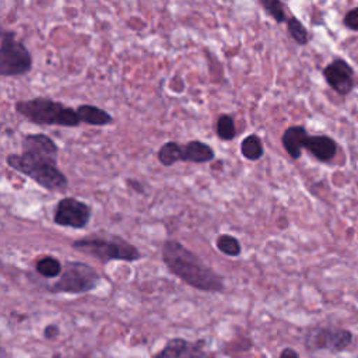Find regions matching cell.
Here are the masks:
<instances>
[{
	"label": "cell",
	"mask_w": 358,
	"mask_h": 358,
	"mask_svg": "<svg viewBox=\"0 0 358 358\" xmlns=\"http://www.w3.org/2000/svg\"><path fill=\"white\" fill-rule=\"evenodd\" d=\"M161 255L168 270L187 285L204 292L224 291V278L179 241H165Z\"/></svg>",
	"instance_id": "6da1fadb"
},
{
	"label": "cell",
	"mask_w": 358,
	"mask_h": 358,
	"mask_svg": "<svg viewBox=\"0 0 358 358\" xmlns=\"http://www.w3.org/2000/svg\"><path fill=\"white\" fill-rule=\"evenodd\" d=\"M6 162L14 171L31 178L35 183L50 192H63L69 186L66 175L57 166V157L22 151L10 154Z\"/></svg>",
	"instance_id": "7a4b0ae2"
},
{
	"label": "cell",
	"mask_w": 358,
	"mask_h": 358,
	"mask_svg": "<svg viewBox=\"0 0 358 358\" xmlns=\"http://www.w3.org/2000/svg\"><path fill=\"white\" fill-rule=\"evenodd\" d=\"M15 112L39 126H62V127H77L80 117L77 109L66 106L59 101H53L46 96H35L31 99L17 101Z\"/></svg>",
	"instance_id": "3957f363"
},
{
	"label": "cell",
	"mask_w": 358,
	"mask_h": 358,
	"mask_svg": "<svg viewBox=\"0 0 358 358\" xmlns=\"http://www.w3.org/2000/svg\"><path fill=\"white\" fill-rule=\"evenodd\" d=\"M71 248L99 260L101 263H108L112 260L136 262L141 259L140 250L133 243L117 235H110L109 238L87 236L76 239L71 243Z\"/></svg>",
	"instance_id": "277c9868"
},
{
	"label": "cell",
	"mask_w": 358,
	"mask_h": 358,
	"mask_svg": "<svg viewBox=\"0 0 358 358\" xmlns=\"http://www.w3.org/2000/svg\"><path fill=\"white\" fill-rule=\"evenodd\" d=\"M99 280V274L90 264L69 260L63 264V271L59 278L50 284L48 289L53 294H85L95 289Z\"/></svg>",
	"instance_id": "5b68a950"
},
{
	"label": "cell",
	"mask_w": 358,
	"mask_h": 358,
	"mask_svg": "<svg viewBox=\"0 0 358 358\" xmlns=\"http://www.w3.org/2000/svg\"><path fill=\"white\" fill-rule=\"evenodd\" d=\"M32 69V57L15 32L3 29L0 34V76H24Z\"/></svg>",
	"instance_id": "8992f818"
},
{
	"label": "cell",
	"mask_w": 358,
	"mask_h": 358,
	"mask_svg": "<svg viewBox=\"0 0 358 358\" xmlns=\"http://www.w3.org/2000/svg\"><path fill=\"white\" fill-rule=\"evenodd\" d=\"M352 340V334L341 327L327 326L310 329L305 336V345L312 351L326 350L330 352H338L345 350Z\"/></svg>",
	"instance_id": "52a82bcc"
},
{
	"label": "cell",
	"mask_w": 358,
	"mask_h": 358,
	"mask_svg": "<svg viewBox=\"0 0 358 358\" xmlns=\"http://www.w3.org/2000/svg\"><path fill=\"white\" fill-rule=\"evenodd\" d=\"M90 218L91 207L76 197L60 199L53 210V222L59 227L81 229L87 227Z\"/></svg>",
	"instance_id": "ba28073f"
},
{
	"label": "cell",
	"mask_w": 358,
	"mask_h": 358,
	"mask_svg": "<svg viewBox=\"0 0 358 358\" xmlns=\"http://www.w3.org/2000/svg\"><path fill=\"white\" fill-rule=\"evenodd\" d=\"M152 358H208V355L203 340L189 341L182 337H173Z\"/></svg>",
	"instance_id": "9c48e42d"
},
{
	"label": "cell",
	"mask_w": 358,
	"mask_h": 358,
	"mask_svg": "<svg viewBox=\"0 0 358 358\" xmlns=\"http://www.w3.org/2000/svg\"><path fill=\"white\" fill-rule=\"evenodd\" d=\"M326 83L340 95H347L354 87V71L352 67L343 59L330 62L323 69Z\"/></svg>",
	"instance_id": "30bf717a"
},
{
	"label": "cell",
	"mask_w": 358,
	"mask_h": 358,
	"mask_svg": "<svg viewBox=\"0 0 358 358\" xmlns=\"http://www.w3.org/2000/svg\"><path fill=\"white\" fill-rule=\"evenodd\" d=\"M308 137L309 134L303 126H289L284 130L281 136V143L287 154L292 159H298L301 157L302 150L305 148Z\"/></svg>",
	"instance_id": "8fae6325"
},
{
	"label": "cell",
	"mask_w": 358,
	"mask_h": 358,
	"mask_svg": "<svg viewBox=\"0 0 358 358\" xmlns=\"http://www.w3.org/2000/svg\"><path fill=\"white\" fill-rule=\"evenodd\" d=\"M305 150H308L317 161L329 162L337 152L336 141L324 134L309 136L305 144Z\"/></svg>",
	"instance_id": "7c38bea8"
},
{
	"label": "cell",
	"mask_w": 358,
	"mask_h": 358,
	"mask_svg": "<svg viewBox=\"0 0 358 358\" xmlns=\"http://www.w3.org/2000/svg\"><path fill=\"white\" fill-rule=\"evenodd\" d=\"M21 147H22V151L45 154L52 157H57V152H59L56 143L43 133L25 134L21 140Z\"/></svg>",
	"instance_id": "4fadbf2b"
},
{
	"label": "cell",
	"mask_w": 358,
	"mask_h": 358,
	"mask_svg": "<svg viewBox=\"0 0 358 358\" xmlns=\"http://www.w3.org/2000/svg\"><path fill=\"white\" fill-rule=\"evenodd\" d=\"M215 158V151L200 140H192L183 144V162L206 164Z\"/></svg>",
	"instance_id": "5bb4252c"
},
{
	"label": "cell",
	"mask_w": 358,
	"mask_h": 358,
	"mask_svg": "<svg viewBox=\"0 0 358 358\" xmlns=\"http://www.w3.org/2000/svg\"><path fill=\"white\" fill-rule=\"evenodd\" d=\"M77 113L80 120L90 126H108L113 122V117L110 113L94 105H87V103L78 105Z\"/></svg>",
	"instance_id": "9a60e30c"
},
{
	"label": "cell",
	"mask_w": 358,
	"mask_h": 358,
	"mask_svg": "<svg viewBox=\"0 0 358 358\" xmlns=\"http://www.w3.org/2000/svg\"><path fill=\"white\" fill-rule=\"evenodd\" d=\"M157 158L164 166H172L179 161L183 162V144L176 141L164 143L157 151Z\"/></svg>",
	"instance_id": "2e32d148"
},
{
	"label": "cell",
	"mask_w": 358,
	"mask_h": 358,
	"mask_svg": "<svg viewBox=\"0 0 358 358\" xmlns=\"http://www.w3.org/2000/svg\"><path fill=\"white\" fill-rule=\"evenodd\" d=\"M241 154L248 161L260 159L264 154V147H263L262 138L255 133L246 136L241 143Z\"/></svg>",
	"instance_id": "e0dca14e"
},
{
	"label": "cell",
	"mask_w": 358,
	"mask_h": 358,
	"mask_svg": "<svg viewBox=\"0 0 358 358\" xmlns=\"http://www.w3.org/2000/svg\"><path fill=\"white\" fill-rule=\"evenodd\" d=\"M35 270L45 278H56L63 271V264L55 256L46 255L35 262Z\"/></svg>",
	"instance_id": "ac0fdd59"
},
{
	"label": "cell",
	"mask_w": 358,
	"mask_h": 358,
	"mask_svg": "<svg viewBox=\"0 0 358 358\" xmlns=\"http://www.w3.org/2000/svg\"><path fill=\"white\" fill-rule=\"evenodd\" d=\"M215 246L221 253H224L227 256H231V257H238L242 252L241 242L229 234L218 235V238L215 239Z\"/></svg>",
	"instance_id": "d6986e66"
},
{
	"label": "cell",
	"mask_w": 358,
	"mask_h": 358,
	"mask_svg": "<svg viewBox=\"0 0 358 358\" xmlns=\"http://www.w3.org/2000/svg\"><path fill=\"white\" fill-rule=\"evenodd\" d=\"M215 131H217V136L220 140L222 141H231L235 138L236 136V127H235V122L232 119L231 115H221L218 119H217V123H215Z\"/></svg>",
	"instance_id": "ffe728a7"
},
{
	"label": "cell",
	"mask_w": 358,
	"mask_h": 358,
	"mask_svg": "<svg viewBox=\"0 0 358 358\" xmlns=\"http://www.w3.org/2000/svg\"><path fill=\"white\" fill-rule=\"evenodd\" d=\"M259 6L278 24L287 22V10L285 4L280 0H259Z\"/></svg>",
	"instance_id": "44dd1931"
},
{
	"label": "cell",
	"mask_w": 358,
	"mask_h": 358,
	"mask_svg": "<svg viewBox=\"0 0 358 358\" xmlns=\"http://www.w3.org/2000/svg\"><path fill=\"white\" fill-rule=\"evenodd\" d=\"M287 29L289 36L298 43V45H306L309 41V34L308 29L305 28V25L294 15L288 17L287 21Z\"/></svg>",
	"instance_id": "7402d4cb"
},
{
	"label": "cell",
	"mask_w": 358,
	"mask_h": 358,
	"mask_svg": "<svg viewBox=\"0 0 358 358\" xmlns=\"http://www.w3.org/2000/svg\"><path fill=\"white\" fill-rule=\"evenodd\" d=\"M344 25L352 31H358V7L351 8L344 15Z\"/></svg>",
	"instance_id": "603a6c76"
},
{
	"label": "cell",
	"mask_w": 358,
	"mask_h": 358,
	"mask_svg": "<svg viewBox=\"0 0 358 358\" xmlns=\"http://www.w3.org/2000/svg\"><path fill=\"white\" fill-rule=\"evenodd\" d=\"M59 327L56 324H48L45 329H43V337L48 338V340H53L59 336Z\"/></svg>",
	"instance_id": "cb8c5ba5"
},
{
	"label": "cell",
	"mask_w": 358,
	"mask_h": 358,
	"mask_svg": "<svg viewBox=\"0 0 358 358\" xmlns=\"http://www.w3.org/2000/svg\"><path fill=\"white\" fill-rule=\"evenodd\" d=\"M278 358H299V354L291 348V347H287L284 348L281 352H280V357Z\"/></svg>",
	"instance_id": "d4e9b609"
}]
</instances>
